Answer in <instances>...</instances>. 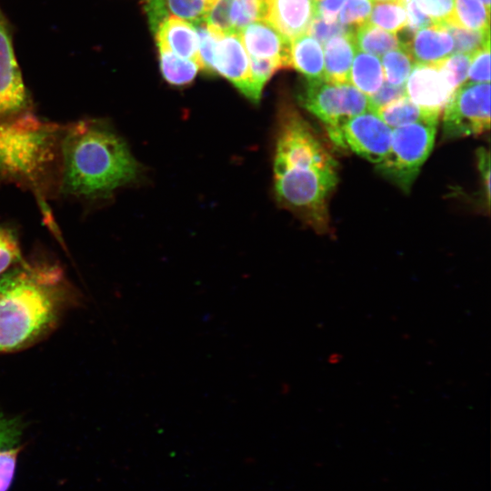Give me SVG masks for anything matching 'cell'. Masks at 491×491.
Segmentation results:
<instances>
[{
	"instance_id": "cell-1",
	"label": "cell",
	"mask_w": 491,
	"mask_h": 491,
	"mask_svg": "<svg viewBox=\"0 0 491 491\" xmlns=\"http://www.w3.org/2000/svg\"><path fill=\"white\" fill-rule=\"evenodd\" d=\"M273 169L278 203L317 233L327 232L338 165L316 130L287 102L279 108Z\"/></svg>"
},
{
	"instance_id": "cell-2",
	"label": "cell",
	"mask_w": 491,
	"mask_h": 491,
	"mask_svg": "<svg viewBox=\"0 0 491 491\" xmlns=\"http://www.w3.org/2000/svg\"><path fill=\"white\" fill-rule=\"evenodd\" d=\"M137 174V163L125 142L105 123L85 119L64 126L58 185L65 195L105 198L133 182Z\"/></svg>"
},
{
	"instance_id": "cell-3",
	"label": "cell",
	"mask_w": 491,
	"mask_h": 491,
	"mask_svg": "<svg viewBox=\"0 0 491 491\" xmlns=\"http://www.w3.org/2000/svg\"><path fill=\"white\" fill-rule=\"evenodd\" d=\"M62 272L21 263L0 276V353L22 349L45 335L62 306Z\"/></svg>"
},
{
	"instance_id": "cell-4",
	"label": "cell",
	"mask_w": 491,
	"mask_h": 491,
	"mask_svg": "<svg viewBox=\"0 0 491 491\" xmlns=\"http://www.w3.org/2000/svg\"><path fill=\"white\" fill-rule=\"evenodd\" d=\"M63 131L27 111L0 117V179L39 193L58 184Z\"/></svg>"
},
{
	"instance_id": "cell-5",
	"label": "cell",
	"mask_w": 491,
	"mask_h": 491,
	"mask_svg": "<svg viewBox=\"0 0 491 491\" xmlns=\"http://www.w3.org/2000/svg\"><path fill=\"white\" fill-rule=\"evenodd\" d=\"M439 120L394 128L391 145L376 170L404 192H409L434 146Z\"/></svg>"
},
{
	"instance_id": "cell-6",
	"label": "cell",
	"mask_w": 491,
	"mask_h": 491,
	"mask_svg": "<svg viewBox=\"0 0 491 491\" xmlns=\"http://www.w3.org/2000/svg\"><path fill=\"white\" fill-rule=\"evenodd\" d=\"M298 102L325 125L330 139L341 148L343 125L370 109L369 97L351 84H333L325 78L306 80Z\"/></svg>"
},
{
	"instance_id": "cell-7",
	"label": "cell",
	"mask_w": 491,
	"mask_h": 491,
	"mask_svg": "<svg viewBox=\"0 0 491 491\" xmlns=\"http://www.w3.org/2000/svg\"><path fill=\"white\" fill-rule=\"evenodd\" d=\"M443 138L456 139L479 135L490 127V83L460 85L445 106Z\"/></svg>"
},
{
	"instance_id": "cell-8",
	"label": "cell",
	"mask_w": 491,
	"mask_h": 491,
	"mask_svg": "<svg viewBox=\"0 0 491 491\" xmlns=\"http://www.w3.org/2000/svg\"><path fill=\"white\" fill-rule=\"evenodd\" d=\"M393 129L373 110L350 117L341 128L344 148L377 165L389 151Z\"/></svg>"
},
{
	"instance_id": "cell-9",
	"label": "cell",
	"mask_w": 491,
	"mask_h": 491,
	"mask_svg": "<svg viewBox=\"0 0 491 491\" xmlns=\"http://www.w3.org/2000/svg\"><path fill=\"white\" fill-rule=\"evenodd\" d=\"M405 87L419 108L438 117L456 91L438 62L415 63Z\"/></svg>"
},
{
	"instance_id": "cell-10",
	"label": "cell",
	"mask_w": 491,
	"mask_h": 491,
	"mask_svg": "<svg viewBox=\"0 0 491 491\" xmlns=\"http://www.w3.org/2000/svg\"><path fill=\"white\" fill-rule=\"evenodd\" d=\"M28 105L29 98L9 29L0 13V117L26 111Z\"/></svg>"
},
{
	"instance_id": "cell-11",
	"label": "cell",
	"mask_w": 491,
	"mask_h": 491,
	"mask_svg": "<svg viewBox=\"0 0 491 491\" xmlns=\"http://www.w3.org/2000/svg\"><path fill=\"white\" fill-rule=\"evenodd\" d=\"M213 69L214 74L226 78L245 96L252 100L249 55L238 33L218 35Z\"/></svg>"
},
{
	"instance_id": "cell-12",
	"label": "cell",
	"mask_w": 491,
	"mask_h": 491,
	"mask_svg": "<svg viewBox=\"0 0 491 491\" xmlns=\"http://www.w3.org/2000/svg\"><path fill=\"white\" fill-rule=\"evenodd\" d=\"M242 44L250 57L272 59L284 68H290V40L267 20L255 21L239 33Z\"/></svg>"
},
{
	"instance_id": "cell-13",
	"label": "cell",
	"mask_w": 491,
	"mask_h": 491,
	"mask_svg": "<svg viewBox=\"0 0 491 491\" xmlns=\"http://www.w3.org/2000/svg\"><path fill=\"white\" fill-rule=\"evenodd\" d=\"M266 19L290 41L306 34L316 15L314 0H267Z\"/></svg>"
},
{
	"instance_id": "cell-14",
	"label": "cell",
	"mask_w": 491,
	"mask_h": 491,
	"mask_svg": "<svg viewBox=\"0 0 491 491\" xmlns=\"http://www.w3.org/2000/svg\"><path fill=\"white\" fill-rule=\"evenodd\" d=\"M415 63H436L453 54L454 40L445 25L432 24L404 42Z\"/></svg>"
},
{
	"instance_id": "cell-15",
	"label": "cell",
	"mask_w": 491,
	"mask_h": 491,
	"mask_svg": "<svg viewBox=\"0 0 491 491\" xmlns=\"http://www.w3.org/2000/svg\"><path fill=\"white\" fill-rule=\"evenodd\" d=\"M157 46H164L180 57L195 61L199 66L198 35L195 25L179 17H166L156 29Z\"/></svg>"
},
{
	"instance_id": "cell-16",
	"label": "cell",
	"mask_w": 491,
	"mask_h": 491,
	"mask_svg": "<svg viewBox=\"0 0 491 491\" xmlns=\"http://www.w3.org/2000/svg\"><path fill=\"white\" fill-rule=\"evenodd\" d=\"M354 29L330 38L324 45V78L330 83H349L350 69L357 50Z\"/></svg>"
},
{
	"instance_id": "cell-17",
	"label": "cell",
	"mask_w": 491,
	"mask_h": 491,
	"mask_svg": "<svg viewBox=\"0 0 491 491\" xmlns=\"http://www.w3.org/2000/svg\"><path fill=\"white\" fill-rule=\"evenodd\" d=\"M215 0H145V9L151 29L155 32L159 25L170 15L192 24L204 19Z\"/></svg>"
},
{
	"instance_id": "cell-18",
	"label": "cell",
	"mask_w": 491,
	"mask_h": 491,
	"mask_svg": "<svg viewBox=\"0 0 491 491\" xmlns=\"http://www.w3.org/2000/svg\"><path fill=\"white\" fill-rule=\"evenodd\" d=\"M290 65L306 80L324 78V51L307 33L290 41Z\"/></svg>"
},
{
	"instance_id": "cell-19",
	"label": "cell",
	"mask_w": 491,
	"mask_h": 491,
	"mask_svg": "<svg viewBox=\"0 0 491 491\" xmlns=\"http://www.w3.org/2000/svg\"><path fill=\"white\" fill-rule=\"evenodd\" d=\"M385 82L380 59L374 55L358 52L350 69L349 84L366 96H371Z\"/></svg>"
},
{
	"instance_id": "cell-20",
	"label": "cell",
	"mask_w": 491,
	"mask_h": 491,
	"mask_svg": "<svg viewBox=\"0 0 491 491\" xmlns=\"http://www.w3.org/2000/svg\"><path fill=\"white\" fill-rule=\"evenodd\" d=\"M392 129L413 123L439 120L419 108L406 95L400 96L375 111Z\"/></svg>"
},
{
	"instance_id": "cell-21",
	"label": "cell",
	"mask_w": 491,
	"mask_h": 491,
	"mask_svg": "<svg viewBox=\"0 0 491 491\" xmlns=\"http://www.w3.org/2000/svg\"><path fill=\"white\" fill-rule=\"evenodd\" d=\"M354 37L357 49L376 56H382L401 45L396 34L368 22L355 28Z\"/></svg>"
},
{
	"instance_id": "cell-22",
	"label": "cell",
	"mask_w": 491,
	"mask_h": 491,
	"mask_svg": "<svg viewBox=\"0 0 491 491\" xmlns=\"http://www.w3.org/2000/svg\"><path fill=\"white\" fill-rule=\"evenodd\" d=\"M160 70L165 80L175 86L190 84L200 69L193 60L178 56L164 46H158Z\"/></svg>"
},
{
	"instance_id": "cell-23",
	"label": "cell",
	"mask_w": 491,
	"mask_h": 491,
	"mask_svg": "<svg viewBox=\"0 0 491 491\" xmlns=\"http://www.w3.org/2000/svg\"><path fill=\"white\" fill-rule=\"evenodd\" d=\"M489 14L481 0H455L454 25L466 29L489 32Z\"/></svg>"
},
{
	"instance_id": "cell-24",
	"label": "cell",
	"mask_w": 491,
	"mask_h": 491,
	"mask_svg": "<svg viewBox=\"0 0 491 491\" xmlns=\"http://www.w3.org/2000/svg\"><path fill=\"white\" fill-rule=\"evenodd\" d=\"M414 59L404 43L383 55L385 81L393 85H405L414 66Z\"/></svg>"
},
{
	"instance_id": "cell-25",
	"label": "cell",
	"mask_w": 491,
	"mask_h": 491,
	"mask_svg": "<svg viewBox=\"0 0 491 491\" xmlns=\"http://www.w3.org/2000/svg\"><path fill=\"white\" fill-rule=\"evenodd\" d=\"M368 23L387 32L396 34L407 25V16L405 7L397 3H374Z\"/></svg>"
},
{
	"instance_id": "cell-26",
	"label": "cell",
	"mask_w": 491,
	"mask_h": 491,
	"mask_svg": "<svg viewBox=\"0 0 491 491\" xmlns=\"http://www.w3.org/2000/svg\"><path fill=\"white\" fill-rule=\"evenodd\" d=\"M267 0H233L232 21L235 33L247 25L266 19Z\"/></svg>"
},
{
	"instance_id": "cell-27",
	"label": "cell",
	"mask_w": 491,
	"mask_h": 491,
	"mask_svg": "<svg viewBox=\"0 0 491 491\" xmlns=\"http://www.w3.org/2000/svg\"><path fill=\"white\" fill-rule=\"evenodd\" d=\"M454 40L453 54L472 55L490 44L489 32L474 31L454 25H445Z\"/></svg>"
},
{
	"instance_id": "cell-28",
	"label": "cell",
	"mask_w": 491,
	"mask_h": 491,
	"mask_svg": "<svg viewBox=\"0 0 491 491\" xmlns=\"http://www.w3.org/2000/svg\"><path fill=\"white\" fill-rule=\"evenodd\" d=\"M198 35V58L200 69L214 74L215 45L220 33L211 29L203 20L194 23Z\"/></svg>"
},
{
	"instance_id": "cell-29",
	"label": "cell",
	"mask_w": 491,
	"mask_h": 491,
	"mask_svg": "<svg viewBox=\"0 0 491 491\" xmlns=\"http://www.w3.org/2000/svg\"><path fill=\"white\" fill-rule=\"evenodd\" d=\"M21 261L22 254L16 233L8 226L0 225V276Z\"/></svg>"
},
{
	"instance_id": "cell-30",
	"label": "cell",
	"mask_w": 491,
	"mask_h": 491,
	"mask_svg": "<svg viewBox=\"0 0 491 491\" xmlns=\"http://www.w3.org/2000/svg\"><path fill=\"white\" fill-rule=\"evenodd\" d=\"M233 0H215L203 21L220 34L235 33L232 21Z\"/></svg>"
},
{
	"instance_id": "cell-31",
	"label": "cell",
	"mask_w": 491,
	"mask_h": 491,
	"mask_svg": "<svg viewBox=\"0 0 491 491\" xmlns=\"http://www.w3.org/2000/svg\"><path fill=\"white\" fill-rule=\"evenodd\" d=\"M417 7L433 24L446 25L455 23V0H414Z\"/></svg>"
},
{
	"instance_id": "cell-32",
	"label": "cell",
	"mask_w": 491,
	"mask_h": 491,
	"mask_svg": "<svg viewBox=\"0 0 491 491\" xmlns=\"http://www.w3.org/2000/svg\"><path fill=\"white\" fill-rule=\"evenodd\" d=\"M470 62L471 55L452 54L438 64L446 73L453 86L457 89L467 78Z\"/></svg>"
},
{
	"instance_id": "cell-33",
	"label": "cell",
	"mask_w": 491,
	"mask_h": 491,
	"mask_svg": "<svg viewBox=\"0 0 491 491\" xmlns=\"http://www.w3.org/2000/svg\"><path fill=\"white\" fill-rule=\"evenodd\" d=\"M372 4L371 0H346L340 10L339 22L352 27L367 22Z\"/></svg>"
},
{
	"instance_id": "cell-34",
	"label": "cell",
	"mask_w": 491,
	"mask_h": 491,
	"mask_svg": "<svg viewBox=\"0 0 491 491\" xmlns=\"http://www.w3.org/2000/svg\"><path fill=\"white\" fill-rule=\"evenodd\" d=\"M466 79L469 83L490 82V44L471 55Z\"/></svg>"
},
{
	"instance_id": "cell-35",
	"label": "cell",
	"mask_w": 491,
	"mask_h": 491,
	"mask_svg": "<svg viewBox=\"0 0 491 491\" xmlns=\"http://www.w3.org/2000/svg\"><path fill=\"white\" fill-rule=\"evenodd\" d=\"M355 27L342 25L340 22L326 23L322 18L315 15L307 30V34L317 40L321 45L330 38L345 34Z\"/></svg>"
},
{
	"instance_id": "cell-36",
	"label": "cell",
	"mask_w": 491,
	"mask_h": 491,
	"mask_svg": "<svg viewBox=\"0 0 491 491\" xmlns=\"http://www.w3.org/2000/svg\"><path fill=\"white\" fill-rule=\"evenodd\" d=\"M21 435L19 423L0 413V450L20 446Z\"/></svg>"
},
{
	"instance_id": "cell-37",
	"label": "cell",
	"mask_w": 491,
	"mask_h": 491,
	"mask_svg": "<svg viewBox=\"0 0 491 491\" xmlns=\"http://www.w3.org/2000/svg\"><path fill=\"white\" fill-rule=\"evenodd\" d=\"M405 95V85H393L385 81L377 92L369 96L370 110L376 111L378 107Z\"/></svg>"
},
{
	"instance_id": "cell-38",
	"label": "cell",
	"mask_w": 491,
	"mask_h": 491,
	"mask_svg": "<svg viewBox=\"0 0 491 491\" xmlns=\"http://www.w3.org/2000/svg\"><path fill=\"white\" fill-rule=\"evenodd\" d=\"M403 6L407 16L406 27H408L410 33H415L433 24L431 19L417 7L414 0H405Z\"/></svg>"
},
{
	"instance_id": "cell-39",
	"label": "cell",
	"mask_w": 491,
	"mask_h": 491,
	"mask_svg": "<svg viewBox=\"0 0 491 491\" xmlns=\"http://www.w3.org/2000/svg\"><path fill=\"white\" fill-rule=\"evenodd\" d=\"M477 166L483 185V195L486 199L487 207L490 204V155L489 152L483 147L476 151Z\"/></svg>"
},
{
	"instance_id": "cell-40",
	"label": "cell",
	"mask_w": 491,
	"mask_h": 491,
	"mask_svg": "<svg viewBox=\"0 0 491 491\" xmlns=\"http://www.w3.org/2000/svg\"><path fill=\"white\" fill-rule=\"evenodd\" d=\"M345 2L346 0L315 1L316 15L322 18L326 23H335Z\"/></svg>"
},
{
	"instance_id": "cell-41",
	"label": "cell",
	"mask_w": 491,
	"mask_h": 491,
	"mask_svg": "<svg viewBox=\"0 0 491 491\" xmlns=\"http://www.w3.org/2000/svg\"><path fill=\"white\" fill-rule=\"evenodd\" d=\"M372 3H379V2H389V3H397L403 5V3L405 0H371Z\"/></svg>"
},
{
	"instance_id": "cell-42",
	"label": "cell",
	"mask_w": 491,
	"mask_h": 491,
	"mask_svg": "<svg viewBox=\"0 0 491 491\" xmlns=\"http://www.w3.org/2000/svg\"><path fill=\"white\" fill-rule=\"evenodd\" d=\"M488 10H490V0H481Z\"/></svg>"
},
{
	"instance_id": "cell-43",
	"label": "cell",
	"mask_w": 491,
	"mask_h": 491,
	"mask_svg": "<svg viewBox=\"0 0 491 491\" xmlns=\"http://www.w3.org/2000/svg\"><path fill=\"white\" fill-rule=\"evenodd\" d=\"M314 1H318V0H314Z\"/></svg>"
}]
</instances>
